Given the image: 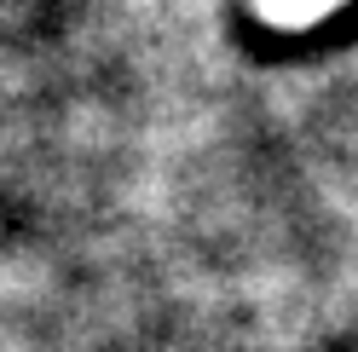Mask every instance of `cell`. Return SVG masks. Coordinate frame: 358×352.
<instances>
[{
    "label": "cell",
    "mask_w": 358,
    "mask_h": 352,
    "mask_svg": "<svg viewBox=\"0 0 358 352\" xmlns=\"http://www.w3.org/2000/svg\"><path fill=\"white\" fill-rule=\"evenodd\" d=\"M266 6H272V12H283L289 24H306V17H324L335 0H266Z\"/></svg>",
    "instance_id": "obj_1"
}]
</instances>
